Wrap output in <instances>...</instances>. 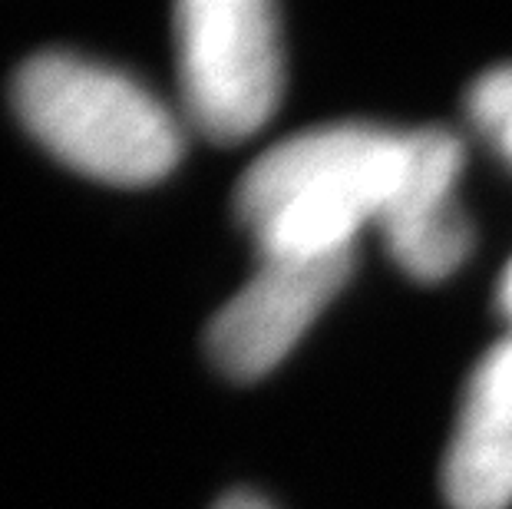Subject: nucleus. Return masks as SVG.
<instances>
[{"instance_id":"1","label":"nucleus","mask_w":512,"mask_h":509,"mask_svg":"<svg viewBox=\"0 0 512 509\" xmlns=\"http://www.w3.org/2000/svg\"><path fill=\"white\" fill-rule=\"evenodd\" d=\"M407 133L370 123L308 129L268 149L235 192L238 222L261 258H324L354 252L364 222L397 186Z\"/></svg>"},{"instance_id":"2","label":"nucleus","mask_w":512,"mask_h":509,"mask_svg":"<svg viewBox=\"0 0 512 509\" xmlns=\"http://www.w3.org/2000/svg\"><path fill=\"white\" fill-rule=\"evenodd\" d=\"M30 136L60 162L113 186H146L176 169L182 129L143 83L76 53H37L14 77Z\"/></svg>"},{"instance_id":"3","label":"nucleus","mask_w":512,"mask_h":509,"mask_svg":"<svg viewBox=\"0 0 512 509\" xmlns=\"http://www.w3.org/2000/svg\"><path fill=\"white\" fill-rule=\"evenodd\" d=\"M182 100L215 143H242L278 110L285 86L278 10L268 0H185L176 7Z\"/></svg>"},{"instance_id":"4","label":"nucleus","mask_w":512,"mask_h":509,"mask_svg":"<svg viewBox=\"0 0 512 509\" xmlns=\"http://www.w3.org/2000/svg\"><path fill=\"white\" fill-rule=\"evenodd\" d=\"M354 252L324 258H261L252 281L215 314L209 354L222 374L255 381L301 341L311 321L351 278Z\"/></svg>"},{"instance_id":"5","label":"nucleus","mask_w":512,"mask_h":509,"mask_svg":"<svg viewBox=\"0 0 512 509\" xmlns=\"http://www.w3.org/2000/svg\"><path fill=\"white\" fill-rule=\"evenodd\" d=\"M463 169L460 139L446 129H413L403 146L397 186L380 212L394 262L417 281H440L473 248L470 219L456 202Z\"/></svg>"},{"instance_id":"6","label":"nucleus","mask_w":512,"mask_h":509,"mask_svg":"<svg viewBox=\"0 0 512 509\" xmlns=\"http://www.w3.org/2000/svg\"><path fill=\"white\" fill-rule=\"evenodd\" d=\"M453 509L512 503V334L473 371L443 467Z\"/></svg>"},{"instance_id":"7","label":"nucleus","mask_w":512,"mask_h":509,"mask_svg":"<svg viewBox=\"0 0 512 509\" xmlns=\"http://www.w3.org/2000/svg\"><path fill=\"white\" fill-rule=\"evenodd\" d=\"M470 116L512 162V63L483 73L470 90Z\"/></svg>"},{"instance_id":"8","label":"nucleus","mask_w":512,"mask_h":509,"mask_svg":"<svg viewBox=\"0 0 512 509\" xmlns=\"http://www.w3.org/2000/svg\"><path fill=\"white\" fill-rule=\"evenodd\" d=\"M215 509H271V506L255 493H228Z\"/></svg>"},{"instance_id":"9","label":"nucleus","mask_w":512,"mask_h":509,"mask_svg":"<svg viewBox=\"0 0 512 509\" xmlns=\"http://www.w3.org/2000/svg\"><path fill=\"white\" fill-rule=\"evenodd\" d=\"M499 305H503V311L512 318V265L506 268L503 285H499Z\"/></svg>"}]
</instances>
